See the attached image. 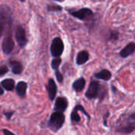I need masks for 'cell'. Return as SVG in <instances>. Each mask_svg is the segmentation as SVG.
Returning <instances> with one entry per match:
<instances>
[{
  "instance_id": "3957f363",
  "label": "cell",
  "mask_w": 135,
  "mask_h": 135,
  "mask_svg": "<svg viewBox=\"0 0 135 135\" xmlns=\"http://www.w3.org/2000/svg\"><path fill=\"white\" fill-rule=\"evenodd\" d=\"M11 13L8 7L0 6V36L4 32L6 26L11 25Z\"/></svg>"
},
{
  "instance_id": "30bf717a",
  "label": "cell",
  "mask_w": 135,
  "mask_h": 135,
  "mask_svg": "<svg viewBox=\"0 0 135 135\" xmlns=\"http://www.w3.org/2000/svg\"><path fill=\"white\" fill-rule=\"evenodd\" d=\"M47 90L48 97H49L50 100H54L56 97V93H57V85L52 78H50L48 80L47 85Z\"/></svg>"
},
{
  "instance_id": "7c38bea8",
  "label": "cell",
  "mask_w": 135,
  "mask_h": 135,
  "mask_svg": "<svg viewBox=\"0 0 135 135\" xmlns=\"http://www.w3.org/2000/svg\"><path fill=\"white\" fill-rule=\"evenodd\" d=\"M89 60V54L87 51L83 50L78 52L77 58H76V63L78 66H81L86 63Z\"/></svg>"
},
{
  "instance_id": "e0dca14e",
  "label": "cell",
  "mask_w": 135,
  "mask_h": 135,
  "mask_svg": "<svg viewBox=\"0 0 135 135\" xmlns=\"http://www.w3.org/2000/svg\"><path fill=\"white\" fill-rule=\"evenodd\" d=\"M2 87L7 90V91H12L14 89L15 86V82L13 79H5L2 81Z\"/></svg>"
},
{
  "instance_id": "d4e9b609",
  "label": "cell",
  "mask_w": 135,
  "mask_h": 135,
  "mask_svg": "<svg viewBox=\"0 0 135 135\" xmlns=\"http://www.w3.org/2000/svg\"><path fill=\"white\" fill-rule=\"evenodd\" d=\"M2 132H3L4 135H15L13 133H12L11 131H8L6 129H3L2 130Z\"/></svg>"
},
{
  "instance_id": "4fadbf2b",
  "label": "cell",
  "mask_w": 135,
  "mask_h": 135,
  "mask_svg": "<svg viewBox=\"0 0 135 135\" xmlns=\"http://www.w3.org/2000/svg\"><path fill=\"white\" fill-rule=\"evenodd\" d=\"M85 83H86L85 79L84 78H80L74 81V83L72 84V88L75 92L80 93L83 91V89H85Z\"/></svg>"
},
{
  "instance_id": "7402d4cb",
  "label": "cell",
  "mask_w": 135,
  "mask_h": 135,
  "mask_svg": "<svg viewBox=\"0 0 135 135\" xmlns=\"http://www.w3.org/2000/svg\"><path fill=\"white\" fill-rule=\"evenodd\" d=\"M55 76H56V79L59 83H62L63 81V76L62 74L59 71V70H55Z\"/></svg>"
},
{
  "instance_id": "4316f807",
  "label": "cell",
  "mask_w": 135,
  "mask_h": 135,
  "mask_svg": "<svg viewBox=\"0 0 135 135\" xmlns=\"http://www.w3.org/2000/svg\"><path fill=\"white\" fill-rule=\"evenodd\" d=\"M4 93V90H3V89L2 88V86L0 85V95H2Z\"/></svg>"
},
{
  "instance_id": "8fae6325",
  "label": "cell",
  "mask_w": 135,
  "mask_h": 135,
  "mask_svg": "<svg viewBox=\"0 0 135 135\" xmlns=\"http://www.w3.org/2000/svg\"><path fill=\"white\" fill-rule=\"evenodd\" d=\"M135 51V43L134 42H131L129 43L125 47H123L120 52H119V55L120 57L126 59L127 57H129L130 55H133Z\"/></svg>"
},
{
  "instance_id": "ba28073f",
  "label": "cell",
  "mask_w": 135,
  "mask_h": 135,
  "mask_svg": "<svg viewBox=\"0 0 135 135\" xmlns=\"http://www.w3.org/2000/svg\"><path fill=\"white\" fill-rule=\"evenodd\" d=\"M2 48L5 54H9L14 48V43H13L12 35L9 32V33L5 36V38L2 41Z\"/></svg>"
},
{
  "instance_id": "cb8c5ba5",
  "label": "cell",
  "mask_w": 135,
  "mask_h": 135,
  "mask_svg": "<svg viewBox=\"0 0 135 135\" xmlns=\"http://www.w3.org/2000/svg\"><path fill=\"white\" fill-rule=\"evenodd\" d=\"M4 115H6V117L7 118V119L9 120L11 117H12V115H13V112H4Z\"/></svg>"
},
{
  "instance_id": "83f0119b",
  "label": "cell",
  "mask_w": 135,
  "mask_h": 135,
  "mask_svg": "<svg viewBox=\"0 0 135 135\" xmlns=\"http://www.w3.org/2000/svg\"><path fill=\"white\" fill-rule=\"evenodd\" d=\"M55 1H58V2H62L63 0H55Z\"/></svg>"
},
{
  "instance_id": "8992f818",
  "label": "cell",
  "mask_w": 135,
  "mask_h": 135,
  "mask_svg": "<svg viewBox=\"0 0 135 135\" xmlns=\"http://www.w3.org/2000/svg\"><path fill=\"white\" fill-rule=\"evenodd\" d=\"M116 131L123 134H129L135 131V121L125 120L116 128Z\"/></svg>"
},
{
  "instance_id": "7a4b0ae2",
  "label": "cell",
  "mask_w": 135,
  "mask_h": 135,
  "mask_svg": "<svg viewBox=\"0 0 135 135\" xmlns=\"http://www.w3.org/2000/svg\"><path fill=\"white\" fill-rule=\"evenodd\" d=\"M65 123V115L62 112H55L51 114L48 121L47 127L54 132H57L62 128Z\"/></svg>"
},
{
  "instance_id": "ffe728a7",
  "label": "cell",
  "mask_w": 135,
  "mask_h": 135,
  "mask_svg": "<svg viewBox=\"0 0 135 135\" xmlns=\"http://www.w3.org/2000/svg\"><path fill=\"white\" fill-rule=\"evenodd\" d=\"M119 39V32L115 30H112L110 31L109 36H108V40L110 41H116Z\"/></svg>"
},
{
  "instance_id": "52a82bcc",
  "label": "cell",
  "mask_w": 135,
  "mask_h": 135,
  "mask_svg": "<svg viewBox=\"0 0 135 135\" xmlns=\"http://www.w3.org/2000/svg\"><path fill=\"white\" fill-rule=\"evenodd\" d=\"M15 38L21 48H23L27 44V37L25 28L21 25H17L15 30Z\"/></svg>"
},
{
  "instance_id": "6da1fadb",
  "label": "cell",
  "mask_w": 135,
  "mask_h": 135,
  "mask_svg": "<svg viewBox=\"0 0 135 135\" xmlns=\"http://www.w3.org/2000/svg\"><path fill=\"white\" fill-rule=\"evenodd\" d=\"M105 94H104V88L101 84L97 81H92L85 93L86 98L89 100H93L97 99V97L103 98Z\"/></svg>"
},
{
  "instance_id": "277c9868",
  "label": "cell",
  "mask_w": 135,
  "mask_h": 135,
  "mask_svg": "<svg viewBox=\"0 0 135 135\" xmlns=\"http://www.w3.org/2000/svg\"><path fill=\"white\" fill-rule=\"evenodd\" d=\"M70 13L73 17L83 21H91L94 18V13L89 8H81L78 10L70 11Z\"/></svg>"
},
{
  "instance_id": "2e32d148",
  "label": "cell",
  "mask_w": 135,
  "mask_h": 135,
  "mask_svg": "<svg viewBox=\"0 0 135 135\" xmlns=\"http://www.w3.org/2000/svg\"><path fill=\"white\" fill-rule=\"evenodd\" d=\"M9 64L11 66L12 71H13V74H20L22 72L23 66H22V65L21 64L20 62L15 61V60H12V61L9 62Z\"/></svg>"
},
{
  "instance_id": "d6986e66",
  "label": "cell",
  "mask_w": 135,
  "mask_h": 135,
  "mask_svg": "<svg viewBox=\"0 0 135 135\" xmlns=\"http://www.w3.org/2000/svg\"><path fill=\"white\" fill-rule=\"evenodd\" d=\"M61 62H62V59H61L60 57H56V58H55V59L51 61V67H52V69L55 70H59V67Z\"/></svg>"
},
{
  "instance_id": "484cf974",
  "label": "cell",
  "mask_w": 135,
  "mask_h": 135,
  "mask_svg": "<svg viewBox=\"0 0 135 135\" xmlns=\"http://www.w3.org/2000/svg\"><path fill=\"white\" fill-rule=\"evenodd\" d=\"M108 115H109V112H108L107 113H106V115H104V126L105 127H107V122H106V119H107V118H108Z\"/></svg>"
},
{
  "instance_id": "5bb4252c",
  "label": "cell",
  "mask_w": 135,
  "mask_h": 135,
  "mask_svg": "<svg viewBox=\"0 0 135 135\" xmlns=\"http://www.w3.org/2000/svg\"><path fill=\"white\" fill-rule=\"evenodd\" d=\"M112 74L111 71H109L107 69H104V70H100V72L94 74V77L96 78L100 79V80H104L105 81H109L112 78Z\"/></svg>"
},
{
  "instance_id": "5b68a950",
  "label": "cell",
  "mask_w": 135,
  "mask_h": 135,
  "mask_svg": "<svg viewBox=\"0 0 135 135\" xmlns=\"http://www.w3.org/2000/svg\"><path fill=\"white\" fill-rule=\"evenodd\" d=\"M64 51V44L61 38L55 37L51 45V55L55 58L60 57Z\"/></svg>"
},
{
  "instance_id": "44dd1931",
  "label": "cell",
  "mask_w": 135,
  "mask_h": 135,
  "mask_svg": "<svg viewBox=\"0 0 135 135\" xmlns=\"http://www.w3.org/2000/svg\"><path fill=\"white\" fill-rule=\"evenodd\" d=\"M47 9L48 11H61L62 9V6H59V5H48L47 6Z\"/></svg>"
},
{
  "instance_id": "ac0fdd59",
  "label": "cell",
  "mask_w": 135,
  "mask_h": 135,
  "mask_svg": "<svg viewBox=\"0 0 135 135\" xmlns=\"http://www.w3.org/2000/svg\"><path fill=\"white\" fill-rule=\"evenodd\" d=\"M78 112H79L78 107V105H76L70 115V119L73 123H79L81 121V118L78 115Z\"/></svg>"
},
{
  "instance_id": "9c48e42d",
  "label": "cell",
  "mask_w": 135,
  "mask_h": 135,
  "mask_svg": "<svg viewBox=\"0 0 135 135\" xmlns=\"http://www.w3.org/2000/svg\"><path fill=\"white\" fill-rule=\"evenodd\" d=\"M68 107V100L66 97H58L55 100V107L54 110L58 112H62L63 113Z\"/></svg>"
},
{
  "instance_id": "f1b7e54d",
  "label": "cell",
  "mask_w": 135,
  "mask_h": 135,
  "mask_svg": "<svg viewBox=\"0 0 135 135\" xmlns=\"http://www.w3.org/2000/svg\"><path fill=\"white\" fill-rule=\"evenodd\" d=\"M21 2H25V0H21Z\"/></svg>"
},
{
  "instance_id": "9a60e30c",
  "label": "cell",
  "mask_w": 135,
  "mask_h": 135,
  "mask_svg": "<svg viewBox=\"0 0 135 135\" xmlns=\"http://www.w3.org/2000/svg\"><path fill=\"white\" fill-rule=\"evenodd\" d=\"M26 90H27V83L25 82V81H20V82H18V84L16 86V91H17V95L20 97L24 98L25 97Z\"/></svg>"
},
{
  "instance_id": "603a6c76",
  "label": "cell",
  "mask_w": 135,
  "mask_h": 135,
  "mask_svg": "<svg viewBox=\"0 0 135 135\" xmlns=\"http://www.w3.org/2000/svg\"><path fill=\"white\" fill-rule=\"evenodd\" d=\"M8 70H9V69L6 65L0 66V76H2V75L6 74L8 72Z\"/></svg>"
}]
</instances>
